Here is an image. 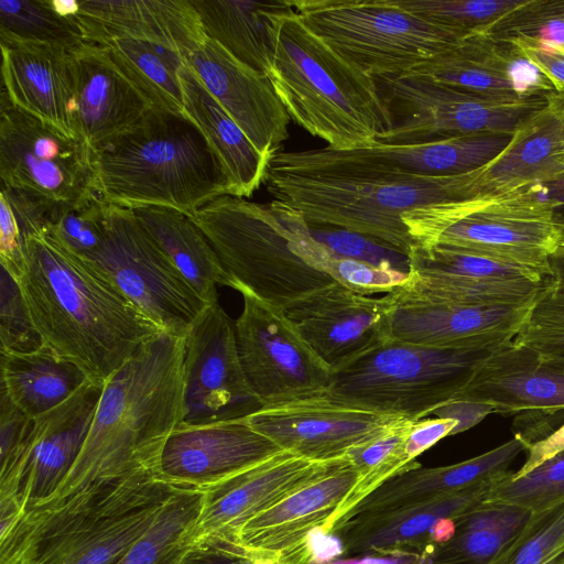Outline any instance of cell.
<instances>
[{
    "mask_svg": "<svg viewBox=\"0 0 564 564\" xmlns=\"http://www.w3.org/2000/svg\"><path fill=\"white\" fill-rule=\"evenodd\" d=\"M388 294L390 339L435 348L501 347L524 328L535 306L433 304Z\"/></svg>",
    "mask_w": 564,
    "mask_h": 564,
    "instance_id": "cell-26",
    "label": "cell"
},
{
    "mask_svg": "<svg viewBox=\"0 0 564 564\" xmlns=\"http://www.w3.org/2000/svg\"><path fill=\"white\" fill-rule=\"evenodd\" d=\"M87 380L77 365L44 345L31 352H1V388L31 419L64 403Z\"/></svg>",
    "mask_w": 564,
    "mask_h": 564,
    "instance_id": "cell-36",
    "label": "cell"
},
{
    "mask_svg": "<svg viewBox=\"0 0 564 564\" xmlns=\"http://www.w3.org/2000/svg\"><path fill=\"white\" fill-rule=\"evenodd\" d=\"M357 480V470L345 465L250 519L231 544L257 562L313 564L310 538L327 525Z\"/></svg>",
    "mask_w": 564,
    "mask_h": 564,
    "instance_id": "cell-22",
    "label": "cell"
},
{
    "mask_svg": "<svg viewBox=\"0 0 564 564\" xmlns=\"http://www.w3.org/2000/svg\"><path fill=\"white\" fill-rule=\"evenodd\" d=\"M484 33L509 42L564 45V0H523Z\"/></svg>",
    "mask_w": 564,
    "mask_h": 564,
    "instance_id": "cell-44",
    "label": "cell"
},
{
    "mask_svg": "<svg viewBox=\"0 0 564 564\" xmlns=\"http://www.w3.org/2000/svg\"><path fill=\"white\" fill-rule=\"evenodd\" d=\"M328 564H422L419 557L414 556H373L366 555L333 561Z\"/></svg>",
    "mask_w": 564,
    "mask_h": 564,
    "instance_id": "cell-62",
    "label": "cell"
},
{
    "mask_svg": "<svg viewBox=\"0 0 564 564\" xmlns=\"http://www.w3.org/2000/svg\"><path fill=\"white\" fill-rule=\"evenodd\" d=\"M245 419L281 449L325 462L346 457L352 448L408 417L371 412L322 395L262 406Z\"/></svg>",
    "mask_w": 564,
    "mask_h": 564,
    "instance_id": "cell-18",
    "label": "cell"
},
{
    "mask_svg": "<svg viewBox=\"0 0 564 564\" xmlns=\"http://www.w3.org/2000/svg\"><path fill=\"white\" fill-rule=\"evenodd\" d=\"M0 39L69 50L85 43L74 15L61 14L52 0H0Z\"/></svg>",
    "mask_w": 564,
    "mask_h": 564,
    "instance_id": "cell-42",
    "label": "cell"
},
{
    "mask_svg": "<svg viewBox=\"0 0 564 564\" xmlns=\"http://www.w3.org/2000/svg\"><path fill=\"white\" fill-rule=\"evenodd\" d=\"M102 46L153 107L184 113L180 68L186 58L181 53L156 43L124 39Z\"/></svg>",
    "mask_w": 564,
    "mask_h": 564,
    "instance_id": "cell-39",
    "label": "cell"
},
{
    "mask_svg": "<svg viewBox=\"0 0 564 564\" xmlns=\"http://www.w3.org/2000/svg\"><path fill=\"white\" fill-rule=\"evenodd\" d=\"M178 488L144 469L30 507L0 535V564H117Z\"/></svg>",
    "mask_w": 564,
    "mask_h": 564,
    "instance_id": "cell-4",
    "label": "cell"
},
{
    "mask_svg": "<svg viewBox=\"0 0 564 564\" xmlns=\"http://www.w3.org/2000/svg\"><path fill=\"white\" fill-rule=\"evenodd\" d=\"M477 171L411 174L364 147L326 145L276 152L269 160L264 185L272 200L299 212L310 225L358 232L409 257L416 247L412 232L423 221L451 204L485 196Z\"/></svg>",
    "mask_w": 564,
    "mask_h": 564,
    "instance_id": "cell-1",
    "label": "cell"
},
{
    "mask_svg": "<svg viewBox=\"0 0 564 564\" xmlns=\"http://www.w3.org/2000/svg\"><path fill=\"white\" fill-rule=\"evenodd\" d=\"M33 420L21 411L1 388L0 392V466L21 447L29 435Z\"/></svg>",
    "mask_w": 564,
    "mask_h": 564,
    "instance_id": "cell-51",
    "label": "cell"
},
{
    "mask_svg": "<svg viewBox=\"0 0 564 564\" xmlns=\"http://www.w3.org/2000/svg\"><path fill=\"white\" fill-rule=\"evenodd\" d=\"M491 413H495V410L489 404L453 400L438 408L433 414H436L437 417L453 419L457 422V426L451 434L452 436L474 427Z\"/></svg>",
    "mask_w": 564,
    "mask_h": 564,
    "instance_id": "cell-57",
    "label": "cell"
},
{
    "mask_svg": "<svg viewBox=\"0 0 564 564\" xmlns=\"http://www.w3.org/2000/svg\"><path fill=\"white\" fill-rule=\"evenodd\" d=\"M94 152L101 198L124 208L166 207L192 216L227 195L219 160L181 112L152 107Z\"/></svg>",
    "mask_w": 564,
    "mask_h": 564,
    "instance_id": "cell-7",
    "label": "cell"
},
{
    "mask_svg": "<svg viewBox=\"0 0 564 564\" xmlns=\"http://www.w3.org/2000/svg\"><path fill=\"white\" fill-rule=\"evenodd\" d=\"M391 308L390 294L372 297L335 281L283 311L313 352L335 372L390 340Z\"/></svg>",
    "mask_w": 564,
    "mask_h": 564,
    "instance_id": "cell-19",
    "label": "cell"
},
{
    "mask_svg": "<svg viewBox=\"0 0 564 564\" xmlns=\"http://www.w3.org/2000/svg\"><path fill=\"white\" fill-rule=\"evenodd\" d=\"M1 184L59 205L101 197L93 148L18 109L1 89Z\"/></svg>",
    "mask_w": 564,
    "mask_h": 564,
    "instance_id": "cell-12",
    "label": "cell"
},
{
    "mask_svg": "<svg viewBox=\"0 0 564 564\" xmlns=\"http://www.w3.org/2000/svg\"><path fill=\"white\" fill-rule=\"evenodd\" d=\"M433 245L539 268L564 245V225L541 185L492 196L448 225Z\"/></svg>",
    "mask_w": 564,
    "mask_h": 564,
    "instance_id": "cell-15",
    "label": "cell"
},
{
    "mask_svg": "<svg viewBox=\"0 0 564 564\" xmlns=\"http://www.w3.org/2000/svg\"><path fill=\"white\" fill-rule=\"evenodd\" d=\"M252 564H273V563H267V562H257V561H253Z\"/></svg>",
    "mask_w": 564,
    "mask_h": 564,
    "instance_id": "cell-64",
    "label": "cell"
},
{
    "mask_svg": "<svg viewBox=\"0 0 564 564\" xmlns=\"http://www.w3.org/2000/svg\"><path fill=\"white\" fill-rule=\"evenodd\" d=\"M105 200L97 197L77 205H55L47 230L68 250L87 259L102 241Z\"/></svg>",
    "mask_w": 564,
    "mask_h": 564,
    "instance_id": "cell-47",
    "label": "cell"
},
{
    "mask_svg": "<svg viewBox=\"0 0 564 564\" xmlns=\"http://www.w3.org/2000/svg\"><path fill=\"white\" fill-rule=\"evenodd\" d=\"M216 252L228 285L281 310L335 282L330 256L296 210L223 195L191 216Z\"/></svg>",
    "mask_w": 564,
    "mask_h": 564,
    "instance_id": "cell-5",
    "label": "cell"
},
{
    "mask_svg": "<svg viewBox=\"0 0 564 564\" xmlns=\"http://www.w3.org/2000/svg\"><path fill=\"white\" fill-rule=\"evenodd\" d=\"M204 491L178 488L164 503L145 533L117 564H160L192 541Z\"/></svg>",
    "mask_w": 564,
    "mask_h": 564,
    "instance_id": "cell-41",
    "label": "cell"
},
{
    "mask_svg": "<svg viewBox=\"0 0 564 564\" xmlns=\"http://www.w3.org/2000/svg\"><path fill=\"white\" fill-rule=\"evenodd\" d=\"M186 63L260 153L280 151L291 119L265 75L208 37Z\"/></svg>",
    "mask_w": 564,
    "mask_h": 564,
    "instance_id": "cell-25",
    "label": "cell"
},
{
    "mask_svg": "<svg viewBox=\"0 0 564 564\" xmlns=\"http://www.w3.org/2000/svg\"><path fill=\"white\" fill-rule=\"evenodd\" d=\"M551 295L564 299V245L550 258Z\"/></svg>",
    "mask_w": 564,
    "mask_h": 564,
    "instance_id": "cell-61",
    "label": "cell"
},
{
    "mask_svg": "<svg viewBox=\"0 0 564 564\" xmlns=\"http://www.w3.org/2000/svg\"><path fill=\"white\" fill-rule=\"evenodd\" d=\"M326 271L336 282L364 295L391 293L409 279V273L337 257L332 252L326 262Z\"/></svg>",
    "mask_w": 564,
    "mask_h": 564,
    "instance_id": "cell-50",
    "label": "cell"
},
{
    "mask_svg": "<svg viewBox=\"0 0 564 564\" xmlns=\"http://www.w3.org/2000/svg\"><path fill=\"white\" fill-rule=\"evenodd\" d=\"M402 76L424 78L505 102L525 101L556 90L514 43L484 32L467 35L455 47Z\"/></svg>",
    "mask_w": 564,
    "mask_h": 564,
    "instance_id": "cell-23",
    "label": "cell"
},
{
    "mask_svg": "<svg viewBox=\"0 0 564 564\" xmlns=\"http://www.w3.org/2000/svg\"><path fill=\"white\" fill-rule=\"evenodd\" d=\"M235 322L247 381L262 406L325 395L332 371L313 352L284 311L250 293Z\"/></svg>",
    "mask_w": 564,
    "mask_h": 564,
    "instance_id": "cell-14",
    "label": "cell"
},
{
    "mask_svg": "<svg viewBox=\"0 0 564 564\" xmlns=\"http://www.w3.org/2000/svg\"><path fill=\"white\" fill-rule=\"evenodd\" d=\"M456 426L457 422L447 417L415 420L405 440L406 456L411 460H416L419 455L438 441L451 436Z\"/></svg>",
    "mask_w": 564,
    "mask_h": 564,
    "instance_id": "cell-55",
    "label": "cell"
},
{
    "mask_svg": "<svg viewBox=\"0 0 564 564\" xmlns=\"http://www.w3.org/2000/svg\"><path fill=\"white\" fill-rule=\"evenodd\" d=\"M347 464V456L319 462L281 451L204 491L202 511L191 539L196 543L221 541L231 544L250 519Z\"/></svg>",
    "mask_w": 564,
    "mask_h": 564,
    "instance_id": "cell-21",
    "label": "cell"
},
{
    "mask_svg": "<svg viewBox=\"0 0 564 564\" xmlns=\"http://www.w3.org/2000/svg\"><path fill=\"white\" fill-rule=\"evenodd\" d=\"M180 80L184 115L198 127L219 160L227 195L250 197L264 184L270 158L256 149L186 61L180 68Z\"/></svg>",
    "mask_w": 564,
    "mask_h": 564,
    "instance_id": "cell-33",
    "label": "cell"
},
{
    "mask_svg": "<svg viewBox=\"0 0 564 564\" xmlns=\"http://www.w3.org/2000/svg\"><path fill=\"white\" fill-rule=\"evenodd\" d=\"M547 101L556 109L558 112L562 126H563V135H564V89L555 90L546 96ZM564 145V138H563Z\"/></svg>",
    "mask_w": 564,
    "mask_h": 564,
    "instance_id": "cell-63",
    "label": "cell"
},
{
    "mask_svg": "<svg viewBox=\"0 0 564 564\" xmlns=\"http://www.w3.org/2000/svg\"><path fill=\"white\" fill-rule=\"evenodd\" d=\"M453 400L489 404L503 415L564 411V362L513 339L478 364Z\"/></svg>",
    "mask_w": 564,
    "mask_h": 564,
    "instance_id": "cell-27",
    "label": "cell"
},
{
    "mask_svg": "<svg viewBox=\"0 0 564 564\" xmlns=\"http://www.w3.org/2000/svg\"><path fill=\"white\" fill-rule=\"evenodd\" d=\"M184 337L163 332L111 373L75 464L36 506L58 502L99 480L144 469L159 473L165 443L184 420Z\"/></svg>",
    "mask_w": 564,
    "mask_h": 564,
    "instance_id": "cell-3",
    "label": "cell"
},
{
    "mask_svg": "<svg viewBox=\"0 0 564 564\" xmlns=\"http://www.w3.org/2000/svg\"><path fill=\"white\" fill-rule=\"evenodd\" d=\"M291 4L313 33L373 78L405 75L467 36L395 0H292Z\"/></svg>",
    "mask_w": 564,
    "mask_h": 564,
    "instance_id": "cell-9",
    "label": "cell"
},
{
    "mask_svg": "<svg viewBox=\"0 0 564 564\" xmlns=\"http://www.w3.org/2000/svg\"><path fill=\"white\" fill-rule=\"evenodd\" d=\"M563 138L561 117L547 101L514 131L509 145L494 161L477 171L479 192L499 195L561 176Z\"/></svg>",
    "mask_w": 564,
    "mask_h": 564,
    "instance_id": "cell-32",
    "label": "cell"
},
{
    "mask_svg": "<svg viewBox=\"0 0 564 564\" xmlns=\"http://www.w3.org/2000/svg\"><path fill=\"white\" fill-rule=\"evenodd\" d=\"M497 348H435L390 339L332 372L325 395L371 412L420 420L449 402Z\"/></svg>",
    "mask_w": 564,
    "mask_h": 564,
    "instance_id": "cell-8",
    "label": "cell"
},
{
    "mask_svg": "<svg viewBox=\"0 0 564 564\" xmlns=\"http://www.w3.org/2000/svg\"><path fill=\"white\" fill-rule=\"evenodd\" d=\"M1 352H31L43 346L19 282L1 267L0 275Z\"/></svg>",
    "mask_w": 564,
    "mask_h": 564,
    "instance_id": "cell-48",
    "label": "cell"
},
{
    "mask_svg": "<svg viewBox=\"0 0 564 564\" xmlns=\"http://www.w3.org/2000/svg\"><path fill=\"white\" fill-rule=\"evenodd\" d=\"M408 281L391 294L398 300L458 305L536 304L551 292L545 270L440 245L409 254Z\"/></svg>",
    "mask_w": 564,
    "mask_h": 564,
    "instance_id": "cell-13",
    "label": "cell"
},
{
    "mask_svg": "<svg viewBox=\"0 0 564 564\" xmlns=\"http://www.w3.org/2000/svg\"><path fill=\"white\" fill-rule=\"evenodd\" d=\"M0 262L18 282L24 270V241L8 202L0 197Z\"/></svg>",
    "mask_w": 564,
    "mask_h": 564,
    "instance_id": "cell-52",
    "label": "cell"
},
{
    "mask_svg": "<svg viewBox=\"0 0 564 564\" xmlns=\"http://www.w3.org/2000/svg\"><path fill=\"white\" fill-rule=\"evenodd\" d=\"M86 260L170 335L185 337L209 305L184 279L133 209L105 202L102 241Z\"/></svg>",
    "mask_w": 564,
    "mask_h": 564,
    "instance_id": "cell-10",
    "label": "cell"
},
{
    "mask_svg": "<svg viewBox=\"0 0 564 564\" xmlns=\"http://www.w3.org/2000/svg\"><path fill=\"white\" fill-rule=\"evenodd\" d=\"M281 451L245 417L181 423L165 443L159 474L175 487L207 491Z\"/></svg>",
    "mask_w": 564,
    "mask_h": 564,
    "instance_id": "cell-24",
    "label": "cell"
},
{
    "mask_svg": "<svg viewBox=\"0 0 564 564\" xmlns=\"http://www.w3.org/2000/svg\"><path fill=\"white\" fill-rule=\"evenodd\" d=\"M253 560L234 544L205 541L194 544L185 564H252Z\"/></svg>",
    "mask_w": 564,
    "mask_h": 564,
    "instance_id": "cell-56",
    "label": "cell"
},
{
    "mask_svg": "<svg viewBox=\"0 0 564 564\" xmlns=\"http://www.w3.org/2000/svg\"><path fill=\"white\" fill-rule=\"evenodd\" d=\"M414 421L403 419L381 436L349 451L347 457L358 473V480L322 530L324 534H329L354 507L383 482L420 466L405 453V440Z\"/></svg>",
    "mask_w": 564,
    "mask_h": 564,
    "instance_id": "cell-40",
    "label": "cell"
},
{
    "mask_svg": "<svg viewBox=\"0 0 564 564\" xmlns=\"http://www.w3.org/2000/svg\"><path fill=\"white\" fill-rule=\"evenodd\" d=\"M513 133L470 134L423 144L373 142L364 148L376 159L406 173L452 176L488 165L509 145Z\"/></svg>",
    "mask_w": 564,
    "mask_h": 564,
    "instance_id": "cell-38",
    "label": "cell"
},
{
    "mask_svg": "<svg viewBox=\"0 0 564 564\" xmlns=\"http://www.w3.org/2000/svg\"><path fill=\"white\" fill-rule=\"evenodd\" d=\"M2 90L18 109L68 137L82 138L75 123L72 50L0 39Z\"/></svg>",
    "mask_w": 564,
    "mask_h": 564,
    "instance_id": "cell-28",
    "label": "cell"
},
{
    "mask_svg": "<svg viewBox=\"0 0 564 564\" xmlns=\"http://www.w3.org/2000/svg\"><path fill=\"white\" fill-rule=\"evenodd\" d=\"M561 452H564V424L539 441L531 443L525 451V462L519 470L513 471V475L522 476Z\"/></svg>",
    "mask_w": 564,
    "mask_h": 564,
    "instance_id": "cell-58",
    "label": "cell"
},
{
    "mask_svg": "<svg viewBox=\"0 0 564 564\" xmlns=\"http://www.w3.org/2000/svg\"><path fill=\"white\" fill-rule=\"evenodd\" d=\"M75 123L78 134L98 150L127 131L153 107L102 45L72 50Z\"/></svg>",
    "mask_w": 564,
    "mask_h": 564,
    "instance_id": "cell-30",
    "label": "cell"
},
{
    "mask_svg": "<svg viewBox=\"0 0 564 564\" xmlns=\"http://www.w3.org/2000/svg\"><path fill=\"white\" fill-rule=\"evenodd\" d=\"M265 76L290 119L333 149L372 144L391 127L376 79L313 33L293 7L276 20Z\"/></svg>",
    "mask_w": 564,
    "mask_h": 564,
    "instance_id": "cell-6",
    "label": "cell"
},
{
    "mask_svg": "<svg viewBox=\"0 0 564 564\" xmlns=\"http://www.w3.org/2000/svg\"><path fill=\"white\" fill-rule=\"evenodd\" d=\"M540 185L543 196L551 203L558 220L564 225V174Z\"/></svg>",
    "mask_w": 564,
    "mask_h": 564,
    "instance_id": "cell-60",
    "label": "cell"
},
{
    "mask_svg": "<svg viewBox=\"0 0 564 564\" xmlns=\"http://www.w3.org/2000/svg\"><path fill=\"white\" fill-rule=\"evenodd\" d=\"M514 44L553 83L556 90L564 89V45L547 42Z\"/></svg>",
    "mask_w": 564,
    "mask_h": 564,
    "instance_id": "cell-53",
    "label": "cell"
},
{
    "mask_svg": "<svg viewBox=\"0 0 564 564\" xmlns=\"http://www.w3.org/2000/svg\"><path fill=\"white\" fill-rule=\"evenodd\" d=\"M514 340L546 358L564 362V325L529 322Z\"/></svg>",
    "mask_w": 564,
    "mask_h": 564,
    "instance_id": "cell-54",
    "label": "cell"
},
{
    "mask_svg": "<svg viewBox=\"0 0 564 564\" xmlns=\"http://www.w3.org/2000/svg\"><path fill=\"white\" fill-rule=\"evenodd\" d=\"M102 387L87 380L64 403L34 417L24 443L0 466V502L26 510L57 489L84 446Z\"/></svg>",
    "mask_w": 564,
    "mask_h": 564,
    "instance_id": "cell-16",
    "label": "cell"
},
{
    "mask_svg": "<svg viewBox=\"0 0 564 564\" xmlns=\"http://www.w3.org/2000/svg\"><path fill=\"white\" fill-rule=\"evenodd\" d=\"M486 501L516 506L538 513L564 501V452L522 476L506 470L489 485Z\"/></svg>",
    "mask_w": 564,
    "mask_h": 564,
    "instance_id": "cell-43",
    "label": "cell"
},
{
    "mask_svg": "<svg viewBox=\"0 0 564 564\" xmlns=\"http://www.w3.org/2000/svg\"><path fill=\"white\" fill-rule=\"evenodd\" d=\"M312 236L334 256L410 273L409 257L367 236L350 230L310 225Z\"/></svg>",
    "mask_w": 564,
    "mask_h": 564,
    "instance_id": "cell-49",
    "label": "cell"
},
{
    "mask_svg": "<svg viewBox=\"0 0 564 564\" xmlns=\"http://www.w3.org/2000/svg\"><path fill=\"white\" fill-rule=\"evenodd\" d=\"M529 444L522 435L516 433L499 446L464 462L441 467L420 465L409 469L387 480L364 498L333 530L355 516L423 502L489 481L509 470L508 467L520 453L527 451Z\"/></svg>",
    "mask_w": 564,
    "mask_h": 564,
    "instance_id": "cell-31",
    "label": "cell"
},
{
    "mask_svg": "<svg viewBox=\"0 0 564 564\" xmlns=\"http://www.w3.org/2000/svg\"><path fill=\"white\" fill-rule=\"evenodd\" d=\"M391 117L377 142L423 144L480 133H513L544 108L546 96L505 102L413 76L375 78Z\"/></svg>",
    "mask_w": 564,
    "mask_h": 564,
    "instance_id": "cell-11",
    "label": "cell"
},
{
    "mask_svg": "<svg viewBox=\"0 0 564 564\" xmlns=\"http://www.w3.org/2000/svg\"><path fill=\"white\" fill-rule=\"evenodd\" d=\"M133 212L199 296L209 304L217 302L216 285L227 286V276L212 245L192 217L156 206Z\"/></svg>",
    "mask_w": 564,
    "mask_h": 564,
    "instance_id": "cell-35",
    "label": "cell"
},
{
    "mask_svg": "<svg viewBox=\"0 0 564 564\" xmlns=\"http://www.w3.org/2000/svg\"><path fill=\"white\" fill-rule=\"evenodd\" d=\"M530 323L564 325V299L546 293L534 306Z\"/></svg>",
    "mask_w": 564,
    "mask_h": 564,
    "instance_id": "cell-59",
    "label": "cell"
},
{
    "mask_svg": "<svg viewBox=\"0 0 564 564\" xmlns=\"http://www.w3.org/2000/svg\"><path fill=\"white\" fill-rule=\"evenodd\" d=\"M564 557V501L532 513L514 543L496 564H551Z\"/></svg>",
    "mask_w": 564,
    "mask_h": 564,
    "instance_id": "cell-46",
    "label": "cell"
},
{
    "mask_svg": "<svg viewBox=\"0 0 564 564\" xmlns=\"http://www.w3.org/2000/svg\"><path fill=\"white\" fill-rule=\"evenodd\" d=\"M85 43L124 39L191 56L206 40L192 0H82L74 15Z\"/></svg>",
    "mask_w": 564,
    "mask_h": 564,
    "instance_id": "cell-29",
    "label": "cell"
},
{
    "mask_svg": "<svg viewBox=\"0 0 564 564\" xmlns=\"http://www.w3.org/2000/svg\"><path fill=\"white\" fill-rule=\"evenodd\" d=\"M402 8L466 35L486 31L523 0H395Z\"/></svg>",
    "mask_w": 564,
    "mask_h": 564,
    "instance_id": "cell-45",
    "label": "cell"
},
{
    "mask_svg": "<svg viewBox=\"0 0 564 564\" xmlns=\"http://www.w3.org/2000/svg\"><path fill=\"white\" fill-rule=\"evenodd\" d=\"M19 285L43 345L99 384L163 333L93 262L47 229L24 239Z\"/></svg>",
    "mask_w": 564,
    "mask_h": 564,
    "instance_id": "cell-2",
    "label": "cell"
},
{
    "mask_svg": "<svg viewBox=\"0 0 564 564\" xmlns=\"http://www.w3.org/2000/svg\"><path fill=\"white\" fill-rule=\"evenodd\" d=\"M531 516L516 506L484 500L456 519L452 539L436 546L423 564H496Z\"/></svg>",
    "mask_w": 564,
    "mask_h": 564,
    "instance_id": "cell-37",
    "label": "cell"
},
{
    "mask_svg": "<svg viewBox=\"0 0 564 564\" xmlns=\"http://www.w3.org/2000/svg\"><path fill=\"white\" fill-rule=\"evenodd\" d=\"M206 37L232 56L267 75L278 18L291 1L192 0Z\"/></svg>",
    "mask_w": 564,
    "mask_h": 564,
    "instance_id": "cell-34",
    "label": "cell"
},
{
    "mask_svg": "<svg viewBox=\"0 0 564 564\" xmlns=\"http://www.w3.org/2000/svg\"><path fill=\"white\" fill-rule=\"evenodd\" d=\"M184 341L183 424L242 419L262 408L240 362L235 322L218 301L205 308Z\"/></svg>",
    "mask_w": 564,
    "mask_h": 564,
    "instance_id": "cell-17",
    "label": "cell"
},
{
    "mask_svg": "<svg viewBox=\"0 0 564 564\" xmlns=\"http://www.w3.org/2000/svg\"><path fill=\"white\" fill-rule=\"evenodd\" d=\"M491 480L423 502L355 516L330 534L340 541L343 556H414L423 563L452 539L456 519L486 499Z\"/></svg>",
    "mask_w": 564,
    "mask_h": 564,
    "instance_id": "cell-20",
    "label": "cell"
}]
</instances>
